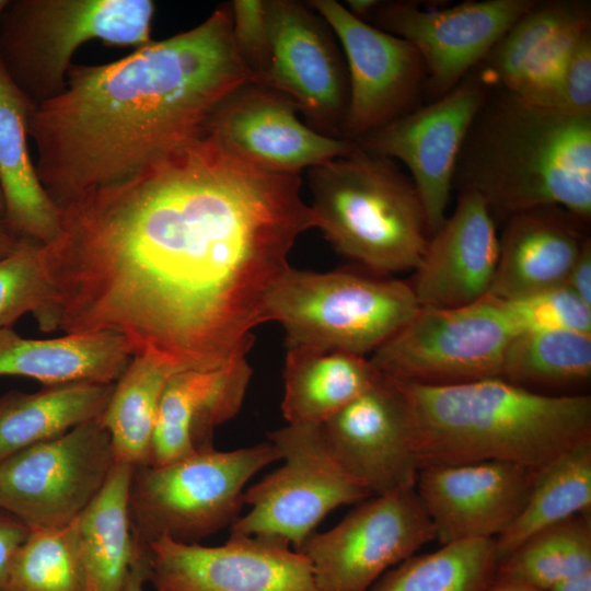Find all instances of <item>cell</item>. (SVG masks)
I'll use <instances>...</instances> for the list:
<instances>
[{
	"mask_svg": "<svg viewBox=\"0 0 591 591\" xmlns=\"http://www.w3.org/2000/svg\"><path fill=\"white\" fill-rule=\"evenodd\" d=\"M59 210L40 331L113 333L185 370L246 358L291 248L315 228L300 175L207 134Z\"/></svg>",
	"mask_w": 591,
	"mask_h": 591,
	"instance_id": "1",
	"label": "cell"
},
{
	"mask_svg": "<svg viewBox=\"0 0 591 591\" xmlns=\"http://www.w3.org/2000/svg\"><path fill=\"white\" fill-rule=\"evenodd\" d=\"M254 77L231 4L199 25L105 65H71L63 91L28 120L39 182L58 208L123 181L204 134L215 107Z\"/></svg>",
	"mask_w": 591,
	"mask_h": 591,
	"instance_id": "2",
	"label": "cell"
},
{
	"mask_svg": "<svg viewBox=\"0 0 591 591\" xmlns=\"http://www.w3.org/2000/svg\"><path fill=\"white\" fill-rule=\"evenodd\" d=\"M392 380L408 409L419 470L503 461L538 471L591 439L587 394H542L500 378L445 386Z\"/></svg>",
	"mask_w": 591,
	"mask_h": 591,
	"instance_id": "3",
	"label": "cell"
},
{
	"mask_svg": "<svg viewBox=\"0 0 591 591\" xmlns=\"http://www.w3.org/2000/svg\"><path fill=\"white\" fill-rule=\"evenodd\" d=\"M462 188L508 218L559 207L591 218V115L534 105L505 93L485 101L455 169Z\"/></svg>",
	"mask_w": 591,
	"mask_h": 591,
	"instance_id": "4",
	"label": "cell"
},
{
	"mask_svg": "<svg viewBox=\"0 0 591 591\" xmlns=\"http://www.w3.org/2000/svg\"><path fill=\"white\" fill-rule=\"evenodd\" d=\"M308 171L315 228L338 253L379 276L416 268L430 236L427 218L394 160L358 146Z\"/></svg>",
	"mask_w": 591,
	"mask_h": 591,
	"instance_id": "5",
	"label": "cell"
},
{
	"mask_svg": "<svg viewBox=\"0 0 591 591\" xmlns=\"http://www.w3.org/2000/svg\"><path fill=\"white\" fill-rule=\"evenodd\" d=\"M409 281L345 269L289 266L265 303V322L285 329L287 348L374 352L419 310Z\"/></svg>",
	"mask_w": 591,
	"mask_h": 591,
	"instance_id": "6",
	"label": "cell"
},
{
	"mask_svg": "<svg viewBox=\"0 0 591 591\" xmlns=\"http://www.w3.org/2000/svg\"><path fill=\"white\" fill-rule=\"evenodd\" d=\"M154 13L150 0L10 1L0 20V62L37 106L63 91L82 44H150Z\"/></svg>",
	"mask_w": 591,
	"mask_h": 591,
	"instance_id": "7",
	"label": "cell"
},
{
	"mask_svg": "<svg viewBox=\"0 0 591 591\" xmlns=\"http://www.w3.org/2000/svg\"><path fill=\"white\" fill-rule=\"evenodd\" d=\"M280 459L268 441L135 467L129 495L135 540L146 546L160 537L193 544L232 525L245 505L247 482Z\"/></svg>",
	"mask_w": 591,
	"mask_h": 591,
	"instance_id": "8",
	"label": "cell"
},
{
	"mask_svg": "<svg viewBox=\"0 0 591 591\" xmlns=\"http://www.w3.org/2000/svg\"><path fill=\"white\" fill-rule=\"evenodd\" d=\"M269 441L285 463L245 490L251 509L231 525V533L298 551L331 511L371 497L331 454L318 426L287 424L270 432Z\"/></svg>",
	"mask_w": 591,
	"mask_h": 591,
	"instance_id": "9",
	"label": "cell"
},
{
	"mask_svg": "<svg viewBox=\"0 0 591 591\" xmlns=\"http://www.w3.org/2000/svg\"><path fill=\"white\" fill-rule=\"evenodd\" d=\"M515 331L489 296L459 308L420 306L370 358L384 375L428 386L500 378Z\"/></svg>",
	"mask_w": 591,
	"mask_h": 591,
	"instance_id": "10",
	"label": "cell"
},
{
	"mask_svg": "<svg viewBox=\"0 0 591 591\" xmlns=\"http://www.w3.org/2000/svg\"><path fill=\"white\" fill-rule=\"evenodd\" d=\"M116 460L101 418L0 462V509L31 530L71 523L106 482Z\"/></svg>",
	"mask_w": 591,
	"mask_h": 591,
	"instance_id": "11",
	"label": "cell"
},
{
	"mask_svg": "<svg viewBox=\"0 0 591 591\" xmlns=\"http://www.w3.org/2000/svg\"><path fill=\"white\" fill-rule=\"evenodd\" d=\"M434 540L416 489L366 499L337 525L312 533L298 549L321 591H369L390 569Z\"/></svg>",
	"mask_w": 591,
	"mask_h": 591,
	"instance_id": "12",
	"label": "cell"
},
{
	"mask_svg": "<svg viewBox=\"0 0 591 591\" xmlns=\"http://www.w3.org/2000/svg\"><path fill=\"white\" fill-rule=\"evenodd\" d=\"M265 10L270 59L259 84L291 97L313 130L340 138L349 80L335 33L308 1L265 0Z\"/></svg>",
	"mask_w": 591,
	"mask_h": 591,
	"instance_id": "13",
	"label": "cell"
},
{
	"mask_svg": "<svg viewBox=\"0 0 591 591\" xmlns=\"http://www.w3.org/2000/svg\"><path fill=\"white\" fill-rule=\"evenodd\" d=\"M345 56L349 97L340 138L356 142L416 106L427 71L407 40L355 16L335 0H311Z\"/></svg>",
	"mask_w": 591,
	"mask_h": 591,
	"instance_id": "14",
	"label": "cell"
},
{
	"mask_svg": "<svg viewBox=\"0 0 591 591\" xmlns=\"http://www.w3.org/2000/svg\"><path fill=\"white\" fill-rule=\"evenodd\" d=\"M484 85L482 80L462 81L443 96L355 142L406 166L424 206L430 235L447 218L460 153L486 101Z\"/></svg>",
	"mask_w": 591,
	"mask_h": 591,
	"instance_id": "15",
	"label": "cell"
},
{
	"mask_svg": "<svg viewBox=\"0 0 591 591\" xmlns=\"http://www.w3.org/2000/svg\"><path fill=\"white\" fill-rule=\"evenodd\" d=\"M148 546L154 591H321L308 557L274 541L231 533L220 546L167 537Z\"/></svg>",
	"mask_w": 591,
	"mask_h": 591,
	"instance_id": "16",
	"label": "cell"
},
{
	"mask_svg": "<svg viewBox=\"0 0 591 591\" xmlns=\"http://www.w3.org/2000/svg\"><path fill=\"white\" fill-rule=\"evenodd\" d=\"M535 2L467 1L426 10L414 2L380 1L368 18L375 27L418 50L427 71V90L437 100L459 85Z\"/></svg>",
	"mask_w": 591,
	"mask_h": 591,
	"instance_id": "17",
	"label": "cell"
},
{
	"mask_svg": "<svg viewBox=\"0 0 591 591\" xmlns=\"http://www.w3.org/2000/svg\"><path fill=\"white\" fill-rule=\"evenodd\" d=\"M287 94L256 82L230 92L209 115L204 132L267 171L300 174L351 153L357 144L310 128Z\"/></svg>",
	"mask_w": 591,
	"mask_h": 591,
	"instance_id": "18",
	"label": "cell"
},
{
	"mask_svg": "<svg viewBox=\"0 0 591 591\" xmlns=\"http://www.w3.org/2000/svg\"><path fill=\"white\" fill-rule=\"evenodd\" d=\"M318 430L331 454L371 497L415 488L419 464L408 409L389 376L382 374Z\"/></svg>",
	"mask_w": 591,
	"mask_h": 591,
	"instance_id": "19",
	"label": "cell"
},
{
	"mask_svg": "<svg viewBox=\"0 0 591 591\" xmlns=\"http://www.w3.org/2000/svg\"><path fill=\"white\" fill-rule=\"evenodd\" d=\"M536 472L503 461L431 465L415 489L441 545L496 538L521 513Z\"/></svg>",
	"mask_w": 591,
	"mask_h": 591,
	"instance_id": "20",
	"label": "cell"
},
{
	"mask_svg": "<svg viewBox=\"0 0 591 591\" xmlns=\"http://www.w3.org/2000/svg\"><path fill=\"white\" fill-rule=\"evenodd\" d=\"M590 30L589 4L536 1L486 56L480 79L524 102L558 108L569 57Z\"/></svg>",
	"mask_w": 591,
	"mask_h": 591,
	"instance_id": "21",
	"label": "cell"
},
{
	"mask_svg": "<svg viewBox=\"0 0 591 591\" xmlns=\"http://www.w3.org/2000/svg\"><path fill=\"white\" fill-rule=\"evenodd\" d=\"M499 256L494 216L473 189L462 188L451 216L429 236L409 281L420 306L459 308L488 294Z\"/></svg>",
	"mask_w": 591,
	"mask_h": 591,
	"instance_id": "22",
	"label": "cell"
},
{
	"mask_svg": "<svg viewBox=\"0 0 591 591\" xmlns=\"http://www.w3.org/2000/svg\"><path fill=\"white\" fill-rule=\"evenodd\" d=\"M252 369L242 358L211 370H179L162 394L150 443V466L213 448L215 429L241 409Z\"/></svg>",
	"mask_w": 591,
	"mask_h": 591,
	"instance_id": "23",
	"label": "cell"
},
{
	"mask_svg": "<svg viewBox=\"0 0 591 591\" xmlns=\"http://www.w3.org/2000/svg\"><path fill=\"white\" fill-rule=\"evenodd\" d=\"M577 218L543 207L508 218L489 297L512 300L563 286L584 242Z\"/></svg>",
	"mask_w": 591,
	"mask_h": 591,
	"instance_id": "24",
	"label": "cell"
},
{
	"mask_svg": "<svg viewBox=\"0 0 591 591\" xmlns=\"http://www.w3.org/2000/svg\"><path fill=\"white\" fill-rule=\"evenodd\" d=\"M35 107L0 62L3 221L16 237L48 245L59 234L60 210L43 188L27 148L28 120Z\"/></svg>",
	"mask_w": 591,
	"mask_h": 591,
	"instance_id": "25",
	"label": "cell"
},
{
	"mask_svg": "<svg viewBox=\"0 0 591 591\" xmlns=\"http://www.w3.org/2000/svg\"><path fill=\"white\" fill-rule=\"evenodd\" d=\"M131 358L126 340L113 333L33 339L0 328V375L31 378L44 386L116 383Z\"/></svg>",
	"mask_w": 591,
	"mask_h": 591,
	"instance_id": "26",
	"label": "cell"
},
{
	"mask_svg": "<svg viewBox=\"0 0 591 591\" xmlns=\"http://www.w3.org/2000/svg\"><path fill=\"white\" fill-rule=\"evenodd\" d=\"M382 373L364 356L287 348L281 410L289 425L318 426Z\"/></svg>",
	"mask_w": 591,
	"mask_h": 591,
	"instance_id": "27",
	"label": "cell"
},
{
	"mask_svg": "<svg viewBox=\"0 0 591 591\" xmlns=\"http://www.w3.org/2000/svg\"><path fill=\"white\" fill-rule=\"evenodd\" d=\"M135 467L116 461L101 490L74 519L89 591H124L142 545L134 537L129 511Z\"/></svg>",
	"mask_w": 591,
	"mask_h": 591,
	"instance_id": "28",
	"label": "cell"
},
{
	"mask_svg": "<svg viewBox=\"0 0 591 591\" xmlns=\"http://www.w3.org/2000/svg\"><path fill=\"white\" fill-rule=\"evenodd\" d=\"M114 386L82 382L0 395V462L101 417Z\"/></svg>",
	"mask_w": 591,
	"mask_h": 591,
	"instance_id": "29",
	"label": "cell"
},
{
	"mask_svg": "<svg viewBox=\"0 0 591 591\" xmlns=\"http://www.w3.org/2000/svg\"><path fill=\"white\" fill-rule=\"evenodd\" d=\"M591 511V439L563 452L536 472L521 513L495 538L497 559L536 532Z\"/></svg>",
	"mask_w": 591,
	"mask_h": 591,
	"instance_id": "30",
	"label": "cell"
},
{
	"mask_svg": "<svg viewBox=\"0 0 591 591\" xmlns=\"http://www.w3.org/2000/svg\"><path fill=\"white\" fill-rule=\"evenodd\" d=\"M179 370L184 369L148 355L132 356L100 417L116 461L148 465L159 404L169 380Z\"/></svg>",
	"mask_w": 591,
	"mask_h": 591,
	"instance_id": "31",
	"label": "cell"
},
{
	"mask_svg": "<svg viewBox=\"0 0 591 591\" xmlns=\"http://www.w3.org/2000/svg\"><path fill=\"white\" fill-rule=\"evenodd\" d=\"M590 378L591 335L564 331L514 334L500 373V379L542 394L577 389Z\"/></svg>",
	"mask_w": 591,
	"mask_h": 591,
	"instance_id": "32",
	"label": "cell"
},
{
	"mask_svg": "<svg viewBox=\"0 0 591 591\" xmlns=\"http://www.w3.org/2000/svg\"><path fill=\"white\" fill-rule=\"evenodd\" d=\"M497 565L495 538L453 542L406 558L369 591H487Z\"/></svg>",
	"mask_w": 591,
	"mask_h": 591,
	"instance_id": "33",
	"label": "cell"
},
{
	"mask_svg": "<svg viewBox=\"0 0 591 591\" xmlns=\"http://www.w3.org/2000/svg\"><path fill=\"white\" fill-rule=\"evenodd\" d=\"M591 571V511L547 526L498 561L496 575L538 589Z\"/></svg>",
	"mask_w": 591,
	"mask_h": 591,
	"instance_id": "34",
	"label": "cell"
},
{
	"mask_svg": "<svg viewBox=\"0 0 591 591\" xmlns=\"http://www.w3.org/2000/svg\"><path fill=\"white\" fill-rule=\"evenodd\" d=\"M8 591H89L74 520L31 530L13 559Z\"/></svg>",
	"mask_w": 591,
	"mask_h": 591,
	"instance_id": "35",
	"label": "cell"
},
{
	"mask_svg": "<svg viewBox=\"0 0 591 591\" xmlns=\"http://www.w3.org/2000/svg\"><path fill=\"white\" fill-rule=\"evenodd\" d=\"M50 294L43 245L21 239L12 253L0 259V328L11 327L26 313L36 316Z\"/></svg>",
	"mask_w": 591,
	"mask_h": 591,
	"instance_id": "36",
	"label": "cell"
},
{
	"mask_svg": "<svg viewBox=\"0 0 591 591\" xmlns=\"http://www.w3.org/2000/svg\"><path fill=\"white\" fill-rule=\"evenodd\" d=\"M499 302L515 333L564 331L591 335V306L565 285Z\"/></svg>",
	"mask_w": 591,
	"mask_h": 591,
	"instance_id": "37",
	"label": "cell"
},
{
	"mask_svg": "<svg viewBox=\"0 0 591 591\" xmlns=\"http://www.w3.org/2000/svg\"><path fill=\"white\" fill-rule=\"evenodd\" d=\"M230 4L235 49L255 82L260 83L270 59L265 0H234Z\"/></svg>",
	"mask_w": 591,
	"mask_h": 591,
	"instance_id": "38",
	"label": "cell"
},
{
	"mask_svg": "<svg viewBox=\"0 0 591 591\" xmlns=\"http://www.w3.org/2000/svg\"><path fill=\"white\" fill-rule=\"evenodd\" d=\"M558 108L591 115V30L583 34L563 76Z\"/></svg>",
	"mask_w": 591,
	"mask_h": 591,
	"instance_id": "39",
	"label": "cell"
},
{
	"mask_svg": "<svg viewBox=\"0 0 591 591\" xmlns=\"http://www.w3.org/2000/svg\"><path fill=\"white\" fill-rule=\"evenodd\" d=\"M30 532L21 520L0 509V591H8L13 559Z\"/></svg>",
	"mask_w": 591,
	"mask_h": 591,
	"instance_id": "40",
	"label": "cell"
},
{
	"mask_svg": "<svg viewBox=\"0 0 591 591\" xmlns=\"http://www.w3.org/2000/svg\"><path fill=\"white\" fill-rule=\"evenodd\" d=\"M565 286L591 306V241L588 239L576 258Z\"/></svg>",
	"mask_w": 591,
	"mask_h": 591,
	"instance_id": "41",
	"label": "cell"
},
{
	"mask_svg": "<svg viewBox=\"0 0 591 591\" xmlns=\"http://www.w3.org/2000/svg\"><path fill=\"white\" fill-rule=\"evenodd\" d=\"M149 578V546L141 545L132 563L124 591H144Z\"/></svg>",
	"mask_w": 591,
	"mask_h": 591,
	"instance_id": "42",
	"label": "cell"
},
{
	"mask_svg": "<svg viewBox=\"0 0 591 591\" xmlns=\"http://www.w3.org/2000/svg\"><path fill=\"white\" fill-rule=\"evenodd\" d=\"M547 591H591V571L564 579Z\"/></svg>",
	"mask_w": 591,
	"mask_h": 591,
	"instance_id": "43",
	"label": "cell"
},
{
	"mask_svg": "<svg viewBox=\"0 0 591 591\" xmlns=\"http://www.w3.org/2000/svg\"><path fill=\"white\" fill-rule=\"evenodd\" d=\"M487 591H546L519 581L495 576Z\"/></svg>",
	"mask_w": 591,
	"mask_h": 591,
	"instance_id": "44",
	"label": "cell"
},
{
	"mask_svg": "<svg viewBox=\"0 0 591 591\" xmlns=\"http://www.w3.org/2000/svg\"><path fill=\"white\" fill-rule=\"evenodd\" d=\"M20 240L0 219V259L10 255L19 245Z\"/></svg>",
	"mask_w": 591,
	"mask_h": 591,
	"instance_id": "45",
	"label": "cell"
},
{
	"mask_svg": "<svg viewBox=\"0 0 591 591\" xmlns=\"http://www.w3.org/2000/svg\"><path fill=\"white\" fill-rule=\"evenodd\" d=\"M380 1L376 0H348L347 10L355 16L366 20L369 14L376 8Z\"/></svg>",
	"mask_w": 591,
	"mask_h": 591,
	"instance_id": "46",
	"label": "cell"
},
{
	"mask_svg": "<svg viewBox=\"0 0 591 591\" xmlns=\"http://www.w3.org/2000/svg\"><path fill=\"white\" fill-rule=\"evenodd\" d=\"M10 3V0H0V20L7 9V7L9 5Z\"/></svg>",
	"mask_w": 591,
	"mask_h": 591,
	"instance_id": "47",
	"label": "cell"
},
{
	"mask_svg": "<svg viewBox=\"0 0 591 591\" xmlns=\"http://www.w3.org/2000/svg\"><path fill=\"white\" fill-rule=\"evenodd\" d=\"M3 215H4V202H3V197L0 189V219L1 220H3Z\"/></svg>",
	"mask_w": 591,
	"mask_h": 591,
	"instance_id": "48",
	"label": "cell"
}]
</instances>
